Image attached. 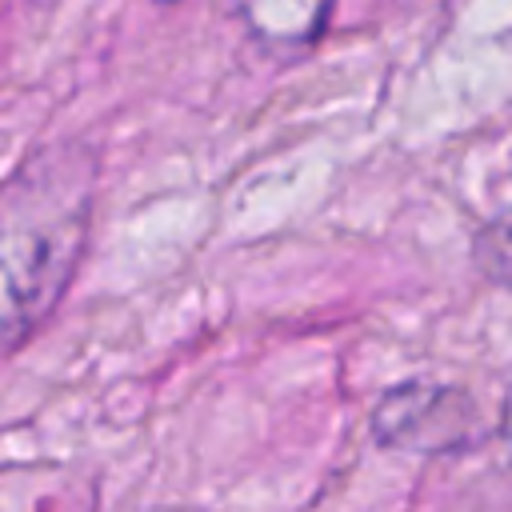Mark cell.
<instances>
[{"label": "cell", "instance_id": "obj_5", "mask_svg": "<svg viewBox=\"0 0 512 512\" xmlns=\"http://www.w3.org/2000/svg\"><path fill=\"white\" fill-rule=\"evenodd\" d=\"M500 436H504L508 456H512V388H508V396H504V412H500Z\"/></svg>", "mask_w": 512, "mask_h": 512}, {"label": "cell", "instance_id": "obj_4", "mask_svg": "<svg viewBox=\"0 0 512 512\" xmlns=\"http://www.w3.org/2000/svg\"><path fill=\"white\" fill-rule=\"evenodd\" d=\"M476 264H480V272L492 284L512 288V212L496 216L492 224L480 228V236H476Z\"/></svg>", "mask_w": 512, "mask_h": 512}, {"label": "cell", "instance_id": "obj_1", "mask_svg": "<svg viewBox=\"0 0 512 512\" xmlns=\"http://www.w3.org/2000/svg\"><path fill=\"white\" fill-rule=\"evenodd\" d=\"M88 232V164L80 152L28 160L4 188V336L16 344L64 292Z\"/></svg>", "mask_w": 512, "mask_h": 512}, {"label": "cell", "instance_id": "obj_3", "mask_svg": "<svg viewBox=\"0 0 512 512\" xmlns=\"http://www.w3.org/2000/svg\"><path fill=\"white\" fill-rule=\"evenodd\" d=\"M240 16L268 44H308L324 24V0H240Z\"/></svg>", "mask_w": 512, "mask_h": 512}, {"label": "cell", "instance_id": "obj_2", "mask_svg": "<svg viewBox=\"0 0 512 512\" xmlns=\"http://www.w3.org/2000/svg\"><path fill=\"white\" fill-rule=\"evenodd\" d=\"M472 400L456 388L404 384L392 388L372 416V432L388 448L404 452H452L472 440Z\"/></svg>", "mask_w": 512, "mask_h": 512}]
</instances>
